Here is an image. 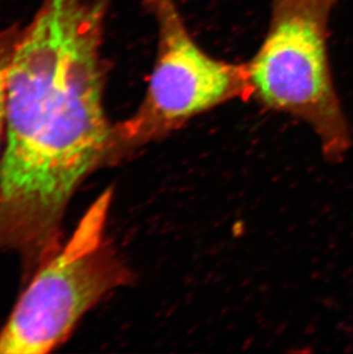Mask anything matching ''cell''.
<instances>
[{
  "label": "cell",
  "instance_id": "1",
  "mask_svg": "<svg viewBox=\"0 0 353 354\" xmlns=\"http://www.w3.org/2000/svg\"><path fill=\"white\" fill-rule=\"evenodd\" d=\"M111 202L109 188L87 209L67 243L35 272L0 333V354L53 351L102 298L131 283L132 272L106 237Z\"/></svg>",
  "mask_w": 353,
  "mask_h": 354
},
{
  "label": "cell",
  "instance_id": "2",
  "mask_svg": "<svg viewBox=\"0 0 353 354\" xmlns=\"http://www.w3.org/2000/svg\"><path fill=\"white\" fill-rule=\"evenodd\" d=\"M156 26L146 92L130 118L114 124L110 165L161 141L200 115L251 97L247 62L211 57L190 34L176 0H145Z\"/></svg>",
  "mask_w": 353,
  "mask_h": 354
},
{
  "label": "cell",
  "instance_id": "3",
  "mask_svg": "<svg viewBox=\"0 0 353 354\" xmlns=\"http://www.w3.org/2000/svg\"><path fill=\"white\" fill-rule=\"evenodd\" d=\"M328 22L300 7H272L266 36L247 66L251 97L309 125L323 158L338 163L353 139L330 68Z\"/></svg>",
  "mask_w": 353,
  "mask_h": 354
},
{
  "label": "cell",
  "instance_id": "4",
  "mask_svg": "<svg viewBox=\"0 0 353 354\" xmlns=\"http://www.w3.org/2000/svg\"><path fill=\"white\" fill-rule=\"evenodd\" d=\"M19 36L17 27L0 31V142L6 125L7 75Z\"/></svg>",
  "mask_w": 353,
  "mask_h": 354
},
{
  "label": "cell",
  "instance_id": "5",
  "mask_svg": "<svg viewBox=\"0 0 353 354\" xmlns=\"http://www.w3.org/2000/svg\"><path fill=\"white\" fill-rule=\"evenodd\" d=\"M337 1L338 0H272V6L302 7L329 19Z\"/></svg>",
  "mask_w": 353,
  "mask_h": 354
}]
</instances>
